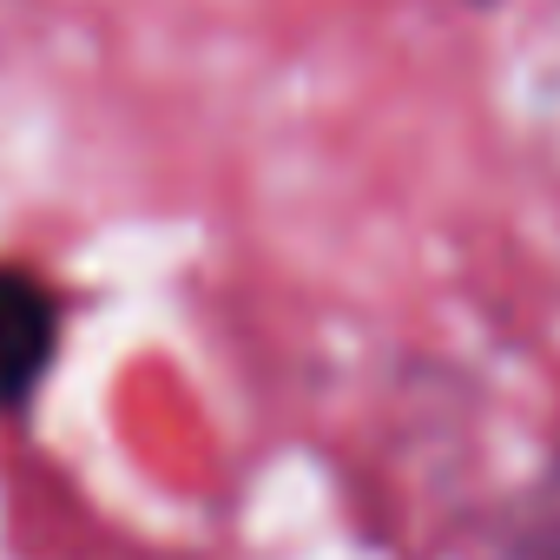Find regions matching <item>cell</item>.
I'll return each instance as SVG.
<instances>
[{
    "label": "cell",
    "instance_id": "1",
    "mask_svg": "<svg viewBox=\"0 0 560 560\" xmlns=\"http://www.w3.org/2000/svg\"><path fill=\"white\" fill-rule=\"evenodd\" d=\"M60 350V304L40 277L0 264V416L21 409Z\"/></svg>",
    "mask_w": 560,
    "mask_h": 560
}]
</instances>
